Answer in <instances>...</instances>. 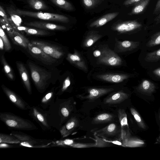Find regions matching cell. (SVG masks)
Masks as SVG:
<instances>
[{"mask_svg":"<svg viewBox=\"0 0 160 160\" xmlns=\"http://www.w3.org/2000/svg\"><path fill=\"white\" fill-rule=\"evenodd\" d=\"M46 111L48 124L52 128L59 130L66 123L71 109L69 101L57 97L54 102Z\"/></svg>","mask_w":160,"mask_h":160,"instance_id":"cell-1","label":"cell"},{"mask_svg":"<svg viewBox=\"0 0 160 160\" xmlns=\"http://www.w3.org/2000/svg\"><path fill=\"white\" fill-rule=\"evenodd\" d=\"M0 119L9 129L24 131L38 129L37 127L31 121L11 112H1Z\"/></svg>","mask_w":160,"mask_h":160,"instance_id":"cell-2","label":"cell"},{"mask_svg":"<svg viewBox=\"0 0 160 160\" xmlns=\"http://www.w3.org/2000/svg\"><path fill=\"white\" fill-rule=\"evenodd\" d=\"M28 65L36 88L39 92H43L51 83V73L32 62H28Z\"/></svg>","mask_w":160,"mask_h":160,"instance_id":"cell-3","label":"cell"},{"mask_svg":"<svg viewBox=\"0 0 160 160\" xmlns=\"http://www.w3.org/2000/svg\"><path fill=\"white\" fill-rule=\"evenodd\" d=\"M11 134L20 141L21 145L29 148H41L47 147L52 143L50 140L36 139L19 131H12Z\"/></svg>","mask_w":160,"mask_h":160,"instance_id":"cell-4","label":"cell"},{"mask_svg":"<svg viewBox=\"0 0 160 160\" xmlns=\"http://www.w3.org/2000/svg\"><path fill=\"white\" fill-rule=\"evenodd\" d=\"M16 13L44 20H51L67 23L69 21L68 17L63 15L49 13L33 12L20 9L15 10Z\"/></svg>","mask_w":160,"mask_h":160,"instance_id":"cell-5","label":"cell"},{"mask_svg":"<svg viewBox=\"0 0 160 160\" xmlns=\"http://www.w3.org/2000/svg\"><path fill=\"white\" fill-rule=\"evenodd\" d=\"M30 42L47 54L56 59L61 58L64 54L62 48L57 45L40 40H32Z\"/></svg>","mask_w":160,"mask_h":160,"instance_id":"cell-6","label":"cell"},{"mask_svg":"<svg viewBox=\"0 0 160 160\" xmlns=\"http://www.w3.org/2000/svg\"><path fill=\"white\" fill-rule=\"evenodd\" d=\"M28 114L36 121L44 131L51 130L52 127L48 124L47 119L46 111L41 107H31Z\"/></svg>","mask_w":160,"mask_h":160,"instance_id":"cell-7","label":"cell"},{"mask_svg":"<svg viewBox=\"0 0 160 160\" xmlns=\"http://www.w3.org/2000/svg\"><path fill=\"white\" fill-rule=\"evenodd\" d=\"M27 48L30 54L44 64L51 65L55 63L57 60L45 53L39 48L30 42L28 45Z\"/></svg>","mask_w":160,"mask_h":160,"instance_id":"cell-8","label":"cell"},{"mask_svg":"<svg viewBox=\"0 0 160 160\" xmlns=\"http://www.w3.org/2000/svg\"><path fill=\"white\" fill-rule=\"evenodd\" d=\"M1 87L9 100L17 108L24 110L29 109L31 106L19 96L3 84Z\"/></svg>","mask_w":160,"mask_h":160,"instance_id":"cell-9","label":"cell"},{"mask_svg":"<svg viewBox=\"0 0 160 160\" xmlns=\"http://www.w3.org/2000/svg\"><path fill=\"white\" fill-rule=\"evenodd\" d=\"M98 58V61L102 63L112 66H117L122 64L121 58L113 51L109 49H104Z\"/></svg>","mask_w":160,"mask_h":160,"instance_id":"cell-10","label":"cell"},{"mask_svg":"<svg viewBox=\"0 0 160 160\" xmlns=\"http://www.w3.org/2000/svg\"><path fill=\"white\" fill-rule=\"evenodd\" d=\"M141 23L136 20L126 21L118 23L113 27V29L122 33L132 31L140 28Z\"/></svg>","mask_w":160,"mask_h":160,"instance_id":"cell-11","label":"cell"},{"mask_svg":"<svg viewBox=\"0 0 160 160\" xmlns=\"http://www.w3.org/2000/svg\"><path fill=\"white\" fill-rule=\"evenodd\" d=\"M25 23L28 26L40 29L53 30H63L66 29V27L64 26L42 22L34 21Z\"/></svg>","mask_w":160,"mask_h":160,"instance_id":"cell-12","label":"cell"},{"mask_svg":"<svg viewBox=\"0 0 160 160\" xmlns=\"http://www.w3.org/2000/svg\"><path fill=\"white\" fill-rule=\"evenodd\" d=\"M78 125L77 118L72 117L59 130L61 135L63 138L69 135Z\"/></svg>","mask_w":160,"mask_h":160,"instance_id":"cell-13","label":"cell"},{"mask_svg":"<svg viewBox=\"0 0 160 160\" xmlns=\"http://www.w3.org/2000/svg\"><path fill=\"white\" fill-rule=\"evenodd\" d=\"M17 67L25 87L29 94L32 93V88L27 70L23 64L16 63Z\"/></svg>","mask_w":160,"mask_h":160,"instance_id":"cell-14","label":"cell"},{"mask_svg":"<svg viewBox=\"0 0 160 160\" xmlns=\"http://www.w3.org/2000/svg\"><path fill=\"white\" fill-rule=\"evenodd\" d=\"M56 92V88L53 87L47 92L40 101V107L45 110L48 108L55 100Z\"/></svg>","mask_w":160,"mask_h":160,"instance_id":"cell-15","label":"cell"},{"mask_svg":"<svg viewBox=\"0 0 160 160\" xmlns=\"http://www.w3.org/2000/svg\"><path fill=\"white\" fill-rule=\"evenodd\" d=\"M8 34L14 44L27 48L30 41L22 34L15 29Z\"/></svg>","mask_w":160,"mask_h":160,"instance_id":"cell-16","label":"cell"},{"mask_svg":"<svg viewBox=\"0 0 160 160\" xmlns=\"http://www.w3.org/2000/svg\"><path fill=\"white\" fill-rule=\"evenodd\" d=\"M113 90L112 88H91L88 90V94L82 98L89 100H95Z\"/></svg>","mask_w":160,"mask_h":160,"instance_id":"cell-17","label":"cell"},{"mask_svg":"<svg viewBox=\"0 0 160 160\" xmlns=\"http://www.w3.org/2000/svg\"><path fill=\"white\" fill-rule=\"evenodd\" d=\"M98 77L103 81L113 83H119L127 79L129 76L125 74H103L98 75Z\"/></svg>","mask_w":160,"mask_h":160,"instance_id":"cell-18","label":"cell"},{"mask_svg":"<svg viewBox=\"0 0 160 160\" xmlns=\"http://www.w3.org/2000/svg\"><path fill=\"white\" fill-rule=\"evenodd\" d=\"M119 14V12H116L105 14L92 22L89 26L91 27L96 28L102 26L114 18Z\"/></svg>","mask_w":160,"mask_h":160,"instance_id":"cell-19","label":"cell"},{"mask_svg":"<svg viewBox=\"0 0 160 160\" xmlns=\"http://www.w3.org/2000/svg\"><path fill=\"white\" fill-rule=\"evenodd\" d=\"M129 95L120 91L118 92L108 98L105 101L106 104H117L121 103L127 99Z\"/></svg>","mask_w":160,"mask_h":160,"instance_id":"cell-20","label":"cell"},{"mask_svg":"<svg viewBox=\"0 0 160 160\" xmlns=\"http://www.w3.org/2000/svg\"><path fill=\"white\" fill-rule=\"evenodd\" d=\"M155 88L154 83L148 80H144L138 86L137 89L142 93L150 95L154 92Z\"/></svg>","mask_w":160,"mask_h":160,"instance_id":"cell-21","label":"cell"},{"mask_svg":"<svg viewBox=\"0 0 160 160\" xmlns=\"http://www.w3.org/2000/svg\"><path fill=\"white\" fill-rule=\"evenodd\" d=\"M15 30L17 31H23L28 35L46 36L50 33V32L43 29L30 28L20 26L16 27Z\"/></svg>","mask_w":160,"mask_h":160,"instance_id":"cell-22","label":"cell"},{"mask_svg":"<svg viewBox=\"0 0 160 160\" xmlns=\"http://www.w3.org/2000/svg\"><path fill=\"white\" fill-rule=\"evenodd\" d=\"M123 138V145L125 147H139L142 146L145 144L143 140L137 138H130L129 137L126 135Z\"/></svg>","mask_w":160,"mask_h":160,"instance_id":"cell-23","label":"cell"},{"mask_svg":"<svg viewBox=\"0 0 160 160\" xmlns=\"http://www.w3.org/2000/svg\"><path fill=\"white\" fill-rule=\"evenodd\" d=\"M150 0H141L135 3L131 11L128 14L130 15H136L143 12Z\"/></svg>","mask_w":160,"mask_h":160,"instance_id":"cell-24","label":"cell"},{"mask_svg":"<svg viewBox=\"0 0 160 160\" xmlns=\"http://www.w3.org/2000/svg\"><path fill=\"white\" fill-rule=\"evenodd\" d=\"M67 58L71 63L82 68L86 69L84 61L82 60L81 57L77 53L75 52L74 54L69 53Z\"/></svg>","mask_w":160,"mask_h":160,"instance_id":"cell-25","label":"cell"},{"mask_svg":"<svg viewBox=\"0 0 160 160\" xmlns=\"http://www.w3.org/2000/svg\"><path fill=\"white\" fill-rule=\"evenodd\" d=\"M20 142L18 138L11 134L0 133V143L18 144Z\"/></svg>","mask_w":160,"mask_h":160,"instance_id":"cell-26","label":"cell"},{"mask_svg":"<svg viewBox=\"0 0 160 160\" xmlns=\"http://www.w3.org/2000/svg\"><path fill=\"white\" fill-rule=\"evenodd\" d=\"M112 118V115L108 113H104L97 116L93 119L92 122L95 123H104L111 121Z\"/></svg>","mask_w":160,"mask_h":160,"instance_id":"cell-27","label":"cell"},{"mask_svg":"<svg viewBox=\"0 0 160 160\" xmlns=\"http://www.w3.org/2000/svg\"><path fill=\"white\" fill-rule=\"evenodd\" d=\"M56 6L64 10L72 11L74 8L72 4L65 0H50Z\"/></svg>","mask_w":160,"mask_h":160,"instance_id":"cell-28","label":"cell"},{"mask_svg":"<svg viewBox=\"0 0 160 160\" xmlns=\"http://www.w3.org/2000/svg\"><path fill=\"white\" fill-rule=\"evenodd\" d=\"M30 6L36 10H45L48 7L42 0H27Z\"/></svg>","mask_w":160,"mask_h":160,"instance_id":"cell-29","label":"cell"},{"mask_svg":"<svg viewBox=\"0 0 160 160\" xmlns=\"http://www.w3.org/2000/svg\"><path fill=\"white\" fill-rule=\"evenodd\" d=\"M139 42L124 41L121 42L120 45L125 51H131L137 48L139 45Z\"/></svg>","mask_w":160,"mask_h":160,"instance_id":"cell-30","label":"cell"},{"mask_svg":"<svg viewBox=\"0 0 160 160\" xmlns=\"http://www.w3.org/2000/svg\"><path fill=\"white\" fill-rule=\"evenodd\" d=\"M160 60V49L153 52L148 53L145 58V60L148 62H154Z\"/></svg>","mask_w":160,"mask_h":160,"instance_id":"cell-31","label":"cell"},{"mask_svg":"<svg viewBox=\"0 0 160 160\" xmlns=\"http://www.w3.org/2000/svg\"><path fill=\"white\" fill-rule=\"evenodd\" d=\"M1 61L3 66L4 70L7 76L12 80L14 79V76L12 71L7 62L4 56L2 55L1 57Z\"/></svg>","mask_w":160,"mask_h":160,"instance_id":"cell-32","label":"cell"},{"mask_svg":"<svg viewBox=\"0 0 160 160\" xmlns=\"http://www.w3.org/2000/svg\"><path fill=\"white\" fill-rule=\"evenodd\" d=\"M117 130V128L116 125L114 123H112L99 130L98 132H102V134L112 135L116 133Z\"/></svg>","mask_w":160,"mask_h":160,"instance_id":"cell-33","label":"cell"},{"mask_svg":"<svg viewBox=\"0 0 160 160\" xmlns=\"http://www.w3.org/2000/svg\"><path fill=\"white\" fill-rule=\"evenodd\" d=\"M130 111L139 127L142 129H146V126L138 112L132 108H131Z\"/></svg>","mask_w":160,"mask_h":160,"instance_id":"cell-34","label":"cell"},{"mask_svg":"<svg viewBox=\"0 0 160 160\" xmlns=\"http://www.w3.org/2000/svg\"><path fill=\"white\" fill-rule=\"evenodd\" d=\"M118 116L122 128L125 126H127L128 128L127 115L125 110L121 109H118Z\"/></svg>","mask_w":160,"mask_h":160,"instance_id":"cell-35","label":"cell"},{"mask_svg":"<svg viewBox=\"0 0 160 160\" xmlns=\"http://www.w3.org/2000/svg\"><path fill=\"white\" fill-rule=\"evenodd\" d=\"M160 44V32L154 34L146 44V46L151 47Z\"/></svg>","mask_w":160,"mask_h":160,"instance_id":"cell-36","label":"cell"},{"mask_svg":"<svg viewBox=\"0 0 160 160\" xmlns=\"http://www.w3.org/2000/svg\"><path fill=\"white\" fill-rule=\"evenodd\" d=\"M0 36L3 41L5 50L7 51H9L11 48V45L6 34L1 26L0 27Z\"/></svg>","mask_w":160,"mask_h":160,"instance_id":"cell-37","label":"cell"},{"mask_svg":"<svg viewBox=\"0 0 160 160\" xmlns=\"http://www.w3.org/2000/svg\"><path fill=\"white\" fill-rule=\"evenodd\" d=\"M102 0H82L84 6L87 8L91 9L99 4Z\"/></svg>","mask_w":160,"mask_h":160,"instance_id":"cell-38","label":"cell"},{"mask_svg":"<svg viewBox=\"0 0 160 160\" xmlns=\"http://www.w3.org/2000/svg\"><path fill=\"white\" fill-rule=\"evenodd\" d=\"M101 36L99 34H93L91 35L88 37L85 42V46L87 47L91 46L93 43L98 40Z\"/></svg>","mask_w":160,"mask_h":160,"instance_id":"cell-39","label":"cell"},{"mask_svg":"<svg viewBox=\"0 0 160 160\" xmlns=\"http://www.w3.org/2000/svg\"><path fill=\"white\" fill-rule=\"evenodd\" d=\"M160 12V0H158L155 7L153 14L158 15Z\"/></svg>","mask_w":160,"mask_h":160,"instance_id":"cell-40","label":"cell"},{"mask_svg":"<svg viewBox=\"0 0 160 160\" xmlns=\"http://www.w3.org/2000/svg\"><path fill=\"white\" fill-rule=\"evenodd\" d=\"M0 15L5 19L6 22L9 23L8 18L5 11L1 6H0Z\"/></svg>","mask_w":160,"mask_h":160,"instance_id":"cell-41","label":"cell"},{"mask_svg":"<svg viewBox=\"0 0 160 160\" xmlns=\"http://www.w3.org/2000/svg\"><path fill=\"white\" fill-rule=\"evenodd\" d=\"M141 0H125L123 2V5L128 6L133 5Z\"/></svg>","mask_w":160,"mask_h":160,"instance_id":"cell-42","label":"cell"},{"mask_svg":"<svg viewBox=\"0 0 160 160\" xmlns=\"http://www.w3.org/2000/svg\"><path fill=\"white\" fill-rule=\"evenodd\" d=\"M0 148H10L12 147V146L7 144L6 143H0Z\"/></svg>","mask_w":160,"mask_h":160,"instance_id":"cell-43","label":"cell"},{"mask_svg":"<svg viewBox=\"0 0 160 160\" xmlns=\"http://www.w3.org/2000/svg\"><path fill=\"white\" fill-rule=\"evenodd\" d=\"M153 72L155 75L160 78V68L155 69Z\"/></svg>","mask_w":160,"mask_h":160,"instance_id":"cell-44","label":"cell"},{"mask_svg":"<svg viewBox=\"0 0 160 160\" xmlns=\"http://www.w3.org/2000/svg\"><path fill=\"white\" fill-rule=\"evenodd\" d=\"M101 52L98 50H96L93 53L94 56L96 57H100L101 55Z\"/></svg>","mask_w":160,"mask_h":160,"instance_id":"cell-45","label":"cell"},{"mask_svg":"<svg viewBox=\"0 0 160 160\" xmlns=\"http://www.w3.org/2000/svg\"><path fill=\"white\" fill-rule=\"evenodd\" d=\"M154 21L156 22V24H158L160 23V12L154 19Z\"/></svg>","mask_w":160,"mask_h":160,"instance_id":"cell-46","label":"cell"},{"mask_svg":"<svg viewBox=\"0 0 160 160\" xmlns=\"http://www.w3.org/2000/svg\"><path fill=\"white\" fill-rule=\"evenodd\" d=\"M4 44L3 41L1 38L0 37V49L1 50H3L4 49Z\"/></svg>","mask_w":160,"mask_h":160,"instance_id":"cell-47","label":"cell"},{"mask_svg":"<svg viewBox=\"0 0 160 160\" xmlns=\"http://www.w3.org/2000/svg\"><path fill=\"white\" fill-rule=\"evenodd\" d=\"M112 142L113 143L119 145H122V143L118 141H114Z\"/></svg>","mask_w":160,"mask_h":160,"instance_id":"cell-48","label":"cell"},{"mask_svg":"<svg viewBox=\"0 0 160 160\" xmlns=\"http://www.w3.org/2000/svg\"><path fill=\"white\" fill-rule=\"evenodd\" d=\"M159 120L160 121V113H159Z\"/></svg>","mask_w":160,"mask_h":160,"instance_id":"cell-49","label":"cell"}]
</instances>
